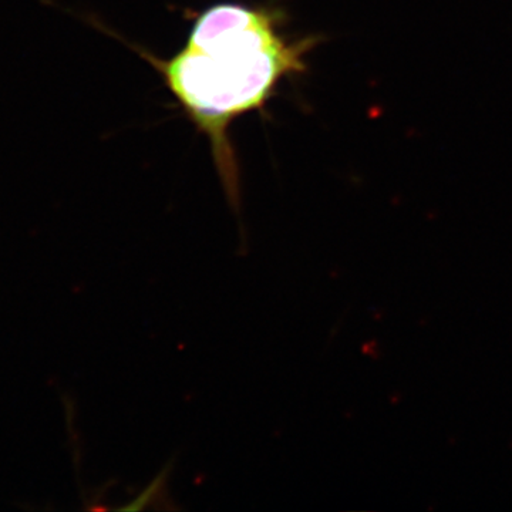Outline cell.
Masks as SVG:
<instances>
[{
	"mask_svg": "<svg viewBox=\"0 0 512 512\" xmlns=\"http://www.w3.org/2000/svg\"><path fill=\"white\" fill-rule=\"evenodd\" d=\"M284 13L268 6L215 3L195 18L185 45L170 59L138 49L200 133L231 210L241 215V178L229 128L262 111L279 84L308 70L306 57L318 36L288 39Z\"/></svg>",
	"mask_w": 512,
	"mask_h": 512,
	"instance_id": "obj_1",
	"label": "cell"
},
{
	"mask_svg": "<svg viewBox=\"0 0 512 512\" xmlns=\"http://www.w3.org/2000/svg\"><path fill=\"white\" fill-rule=\"evenodd\" d=\"M168 470H170V467H165L163 473H161V476H158L156 480L153 481V484H151V487L148 488L146 493L141 495L140 498H137L133 504L127 505V507L123 508V510L134 511L143 510V508H146L147 504L151 503V497H153V494L156 493L157 488L165 483V476H167Z\"/></svg>",
	"mask_w": 512,
	"mask_h": 512,
	"instance_id": "obj_2",
	"label": "cell"
}]
</instances>
